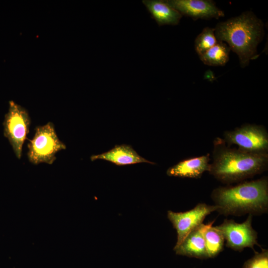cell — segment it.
<instances>
[{"mask_svg":"<svg viewBox=\"0 0 268 268\" xmlns=\"http://www.w3.org/2000/svg\"><path fill=\"white\" fill-rule=\"evenodd\" d=\"M169 6L180 12L182 15L198 19H218L224 16L223 10L210 0H165Z\"/></svg>","mask_w":268,"mask_h":268,"instance_id":"9c48e42d","label":"cell"},{"mask_svg":"<svg viewBox=\"0 0 268 268\" xmlns=\"http://www.w3.org/2000/svg\"><path fill=\"white\" fill-rule=\"evenodd\" d=\"M268 165V153L231 148L218 138L214 142L213 161L208 172L221 183L230 184L263 173Z\"/></svg>","mask_w":268,"mask_h":268,"instance_id":"7a4b0ae2","label":"cell"},{"mask_svg":"<svg viewBox=\"0 0 268 268\" xmlns=\"http://www.w3.org/2000/svg\"><path fill=\"white\" fill-rule=\"evenodd\" d=\"M217 211L225 216H253L268 211V180L266 177L242 182L235 186L219 187L210 195Z\"/></svg>","mask_w":268,"mask_h":268,"instance_id":"6da1fadb","label":"cell"},{"mask_svg":"<svg viewBox=\"0 0 268 268\" xmlns=\"http://www.w3.org/2000/svg\"><path fill=\"white\" fill-rule=\"evenodd\" d=\"M209 154L182 160L168 169L169 176L198 179L209 171Z\"/></svg>","mask_w":268,"mask_h":268,"instance_id":"8fae6325","label":"cell"},{"mask_svg":"<svg viewBox=\"0 0 268 268\" xmlns=\"http://www.w3.org/2000/svg\"><path fill=\"white\" fill-rule=\"evenodd\" d=\"M252 218L253 215L249 214L247 219L241 223L225 219L221 224L216 226L222 233L227 247L240 252L245 248H251L256 252L255 245L261 247L258 242V233L252 225Z\"/></svg>","mask_w":268,"mask_h":268,"instance_id":"52a82bcc","label":"cell"},{"mask_svg":"<svg viewBox=\"0 0 268 268\" xmlns=\"http://www.w3.org/2000/svg\"><path fill=\"white\" fill-rule=\"evenodd\" d=\"M217 209L218 207L215 205L199 203L193 208L185 212L168 210V218L177 234V240L174 248L179 246L192 230L202 223L206 216Z\"/></svg>","mask_w":268,"mask_h":268,"instance_id":"ba28073f","label":"cell"},{"mask_svg":"<svg viewBox=\"0 0 268 268\" xmlns=\"http://www.w3.org/2000/svg\"><path fill=\"white\" fill-rule=\"evenodd\" d=\"M214 29L217 41L226 42L238 56L242 67L258 55L257 47L264 35V23L252 11L218 23Z\"/></svg>","mask_w":268,"mask_h":268,"instance_id":"3957f363","label":"cell"},{"mask_svg":"<svg viewBox=\"0 0 268 268\" xmlns=\"http://www.w3.org/2000/svg\"><path fill=\"white\" fill-rule=\"evenodd\" d=\"M225 142L253 153H268V134L262 126L246 124L224 133Z\"/></svg>","mask_w":268,"mask_h":268,"instance_id":"8992f818","label":"cell"},{"mask_svg":"<svg viewBox=\"0 0 268 268\" xmlns=\"http://www.w3.org/2000/svg\"><path fill=\"white\" fill-rule=\"evenodd\" d=\"M213 221L207 224L203 232L205 248L208 258L216 257L224 249V238L216 226H213Z\"/></svg>","mask_w":268,"mask_h":268,"instance_id":"5bb4252c","label":"cell"},{"mask_svg":"<svg viewBox=\"0 0 268 268\" xmlns=\"http://www.w3.org/2000/svg\"><path fill=\"white\" fill-rule=\"evenodd\" d=\"M217 41L214 34V29L206 27L195 39V50L200 56L215 45Z\"/></svg>","mask_w":268,"mask_h":268,"instance_id":"2e32d148","label":"cell"},{"mask_svg":"<svg viewBox=\"0 0 268 268\" xmlns=\"http://www.w3.org/2000/svg\"><path fill=\"white\" fill-rule=\"evenodd\" d=\"M9 109L3 122V134L7 138L18 159L29 132L31 119L27 110L13 101L9 102Z\"/></svg>","mask_w":268,"mask_h":268,"instance_id":"5b68a950","label":"cell"},{"mask_svg":"<svg viewBox=\"0 0 268 268\" xmlns=\"http://www.w3.org/2000/svg\"><path fill=\"white\" fill-rule=\"evenodd\" d=\"M142 3L159 26L177 25L182 17L180 12L164 0H144Z\"/></svg>","mask_w":268,"mask_h":268,"instance_id":"4fadbf2b","label":"cell"},{"mask_svg":"<svg viewBox=\"0 0 268 268\" xmlns=\"http://www.w3.org/2000/svg\"><path fill=\"white\" fill-rule=\"evenodd\" d=\"M35 131V134L27 145L29 161L35 165L41 163L52 164L56 159V153L66 149V145L59 138L54 125L51 122L36 127Z\"/></svg>","mask_w":268,"mask_h":268,"instance_id":"277c9868","label":"cell"},{"mask_svg":"<svg viewBox=\"0 0 268 268\" xmlns=\"http://www.w3.org/2000/svg\"><path fill=\"white\" fill-rule=\"evenodd\" d=\"M230 50L226 44L218 41L215 45L199 57L201 62L206 65L224 66L229 61Z\"/></svg>","mask_w":268,"mask_h":268,"instance_id":"9a60e30c","label":"cell"},{"mask_svg":"<svg viewBox=\"0 0 268 268\" xmlns=\"http://www.w3.org/2000/svg\"><path fill=\"white\" fill-rule=\"evenodd\" d=\"M207 224L203 223L192 230L177 247L174 248L176 254L190 258L207 259L203 232Z\"/></svg>","mask_w":268,"mask_h":268,"instance_id":"30bf717a","label":"cell"},{"mask_svg":"<svg viewBox=\"0 0 268 268\" xmlns=\"http://www.w3.org/2000/svg\"><path fill=\"white\" fill-rule=\"evenodd\" d=\"M92 161L102 159L112 162L117 166H125L140 163H155L146 160L140 156L131 145H116L109 151L90 156Z\"/></svg>","mask_w":268,"mask_h":268,"instance_id":"7c38bea8","label":"cell"},{"mask_svg":"<svg viewBox=\"0 0 268 268\" xmlns=\"http://www.w3.org/2000/svg\"><path fill=\"white\" fill-rule=\"evenodd\" d=\"M242 268H268V250L255 252L254 256L246 261Z\"/></svg>","mask_w":268,"mask_h":268,"instance_id":"e0dca14e","label":"cell"}]
</instances>
